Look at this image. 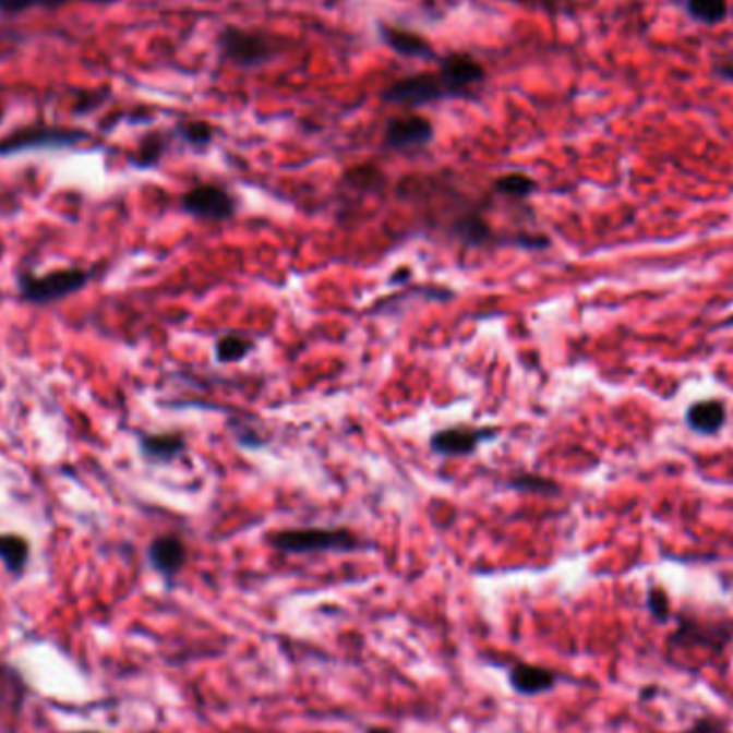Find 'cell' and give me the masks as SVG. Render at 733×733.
<instances>
[{
	"label": "cell",
	"mask_w": 733,
	"mask_h": 733,
	"mask_svg": "<svg viewBox=\"0 0 733 733\" xmlns=\"http://www.w3.org/2000/svg\"><path fill=\"white\" fill-rule=\"evenodd\" d=\"M732 639L733 622L682 613L675 617V628L668 637V646L677 652L706 650L710 654H721Z\"/></svg>",
	"instance_id": "1"
},
{
	"label": "cell",
	"mask_w": 733,
	"mask_h": 733,
	"mask_svg": "<svg viewBox=\"0 0 733 733\" xmlns=\"http://www.w3.org/2000/svg\"><path fill=\"white\" fill-rule=\"evenodd\" d=\"M268 543L284 553H346L365 548L363 541L348 528H292L271 534Z\"/></svg>",
	"instance_id": "2"
},
{
	"label": "cell",
	"mask_w": 733,
	"mask_h": 733,
	"mask_svg": "<svg viewBox=\"0 0 733 733\" xmlns=\"http://www.w3.org/2000/svg\"><path fill=\"white\" fill-rule=\"evenodd\" d=\"M91 279L88 271L82 268H61L46 275L35 273H20L17 275V290L26 303L33 305H48L62 301L75 292H80Z\"/></svg>",
	"instance_id": "3"
},
{
	"label": "cell",
	"mask_w": 733,
	"mask_h": 733,
	"mask_svg": "<svg viewBox=\"0 0 733 733\" xmlns=\"http://www.w3.org/2000/svg\"><path fill=\"white\" fill-rule=\"evenodd\" d=\"M217 46L226 61L241 69L262 67L275 57V50L264 35L239 26H224L217 37Z\"/></svg>",
	"instance_id": "4"
},
{
	"label": "cell",
	"mask_w": 733,
	"mask_h": 733,
	"mask_svg": "<svg viewBox=\"0 0 733 733\" xmlns=\"http://www.w3.org/2000/svg\"><path fill=\"white\" fill-rule=\"evenodd\" d=\"M382 99L393 106L421 108V106H431V104H437L450 97L444 91L437 73H414V75L393 82L382 93Z\"/></svg>",
	"instance_id": "5"
},
{
	"label": "cell",
	"mask_w": 733,
	"mask_h": 733,
	"mask_svg": "<svg viewBox=\"0 0 733 733\" xmlns=\"http://www.w3.org/2000/svg\"><path fill=\"white\" fill-rule=\"evenodd\" d=\"M485 67L468 55H448L440 59L437 77L450 99H470L474 88L485 82Z\"/></svg>",
	"instance_id": "6"
},
{
	"label": "cell",
	"mask_w": 733,
	"mask_h": 733,
	"mask_svg": "<svg viewBox=\"0 0 733 733\" xmlns=\"http://www.w3.org/2000/svg\"><path fill=\"white\" fill-rule=\"evenodd\" d=\"M183 208L200 219L226 221L237 211V200L217 184H197L183 195Z\"/></svg>",
	"instance_id": "7"
},
{
	"label": "cell",
	"mask_w": 733,
	"mask_h": 733,
	"mask_svg": "<svg viewBox=\"0 0 733 733\" xmlns=\"http://www.w3.org/2000/svg\"><path fill=\"white\" fill-rule=\"evenodd\" d=\"M433 140V124L419 115L395 117L386 122L384 146L390 151L423 148Z\"/></svg>",
	"instance_id": "8"
},
{
	"label": "cell",
	"mask_w": 733,
	"mask_h": 733,
	"mask_svg": "<svg viewBox=\"0 0 733 733\" xmlns=\"http://www.w3.org/2000/svg\"><path fill=\"white\" fill-rule=\"evenodd\" d=\"M497 429L450 428L433 433L431 448L440 455H470L483 442L493 440Z\"/></svg>",
	"instance_id": "9"
},
{
	"label": "cell",
	"mask_w": 733,
	"mask_h": 733,
	"mask_svg": "<svg viewBox=\"0 0 733 733\" xmlns=\"http://www.w3.org/2000/svg\"><path fill=\"white\" fill-rule=\"evenodd\" d=\"M508 682H510V688L517 695H521V697H539V695L551 693L557 686L560 675L553 672V670L543 668V665L515 663L508 670Z\"/></svg>",
	"instance_id": "10"
},
{
	"label": "cell",
	"mask_w": 733,
	"mask_h": 733,
	"mask_svg": "<svg viewBox=\"0 0 733 733\" xmlns=\"http://www.w3.org/2000/svg\"><path fill=\"white\" fill-rule=\"evenodd\" d=\"M82 137L80 131H64V129H28L13 133L11 137L0 142V155L20 153L26 148H39V146H64L73 144Z\"/></svg>",
	"instance_id": "11"
},
{
	"label": "cell",
	"mask_w": 733,
	"mask_h": 733,
	"mask_svg": "<svg viewBox=\"0 0 733 733\" xmlns=\"http://www.w3.org/2000/svg\"><path fill=\"white\" fill-rule=\"evenodd\" d=\"M380 39L399 57L406 59H421V61H435V50L428 39L414 31L390 26V24H377Z\"/></svg>",
	"instance_id": "12"
},
{
	"label": "cell",
	"mask_w": 733,
	"mask_h": 733,
	"mask_svg": "<svg viewBox=\"0 0 733 733\" xmlns=\"http://www.w3.org/2000/svg\"><path fill=\"white\" fill-rule=\"evenodd\" d=\"M151 566L168 581H172L187 564V548L183 541L175 534L159 537L148 548Z\"/></svg>",
	"instance_id": "13"
},
{
	"label": "cell",
	"mask_w": 733,
	"mask_h": 733,
	"mask_svg": "<svg viewBox=\"0 0 733 733\" xmlns=\"http://www.w3.org/2000/svg\"><path fill=\"white\" fill-rule=\"evenodd\" d=\"M686 428L699 435H717L728 423V404L719 397L699 399L686 408Z\"/></svg>",
	"instance_id": "14"
},
{
	"label": "cell",
	"mask_w": 733,
	"mask_h": 733,
	"mask_svg": "<svg viewBox=\"0 0 733 733\" xmlns=\"http://www.w3.org/2000/svg\"><path fill=\"white\" fill-rule=\"evenodd\" d=\"M140 450L144 457L155 461H172L184 450L181 433H151L140 437Z\"/></svg>",
	"instance_id": "15"
},
{
	"label": "cell",
	"mask_w": 733,
	"mask_h": 733,
	"mask_svg": "<svg viewBox=\"0 0 733 733\" xmlns=\"http://www.w3.org/2000/svg\"><path fill=\"white\" fill-rule=\"evenodd\" d=\"M31 557V545L20 534H0V562L13 575H20Z\"/></svg>",
	"instance_id": "16"
},
{
	"label": "cell",
	"mask_w": 733,
	"mask_h": 733,
	"mask_svg": "<svg viewBox=\"0 0 733 733\" xmlns=\"http://www.w3.org/2000/svg\"><path fill=\"white\" fill-rule=\"evenodd\" d=\"M690 20L704 26H719L730 15V0H684Z\"/></svg>",
	"instance_id": "17"
},
{
	"label": "cell",
	"mask_w": 733,
	"mask_h": 733,
	"mask_svg": "<svg viewBox=\"0 0 733 733\" xmlns=\"http://www.w3.org/2000/svg\"><path fill=\"white\" fill-rule=\"evenodd\" d=\"M253 350V344L241 335H226L215 346V357L219 363H239Z\"/></svg>",
	"instance_id": "18"
},
{
	"label": "cell",
	"mask_w": 733,
	"mask_h": 733,
	"mask_svg": "<svg viewBox=\"0 0 733 733\" xmlns=\"http://www.w3.org/2000/svg\"><path fill=\"white\" fill-rule=\"evenodd\" d=\"M493 189L502 195H510V197H528L530 193L537 191V181L530 179L528 175H521V172H513V175H504L500 177L495 183H493Z\"/></svg>",
	"instance_id": "19"
},
{
	"label": "cell",
	"mask_w": 733,
	"mask_h": 733,
	"mask_svg": "<svg viewBox=\"0 0 733 733\" xmlns=\"http://www.w3.org/2000/svg\"><path fill=\"white\" fill-rule=\"evenodd\" d=\"M646 608L654 622L668 624L672 617V601L661 586H650L646 594Z\"/></svg>",
	"instance_id": "20"
},
{
	"label": "cell",
	"mask_w": 733,
	"mask_h": 733,
	"mask_svg": "<svg viewBox=\"0 0 733 733\" xmlns=\"http://www.w3.org/2000/svg\"><path fill=\"white\" fill-rule=\"evenodd\" d=\"M508 485L513 489H521V491L541 493V495H557L560 493L557 483H553L550 479H543V477H537V474H519L513 481H508Z\"/></svg>",
	"instance_id": "21"
},
{
	"label": "cell",
	"mask_w": 733,
	"mask_h": 733,
	"mask_svg": "<svg viewBox=\"0 0 733 733\" xmlns=\"http://www.w3.org/2000/svg\"><path fill=\"white\" fill-rule=\"evenodd\" d=\"M179 135L191 146H206L213 140V127L204 121H187L179 124Z\"/></svg>",
	"instance_id": "22"
},
{
	"label": "cell",
	"mask_w": 733,
	"mask_h": 733,
	"mask_svg": "<svg viewBox=\"0 0 733 733\" xmlns=\"http://www.w3.org/2000/svg\"><path fill=\"white\" fill-rule=\"evenodd\" d=\"M680 733H733L728 725V721L723 717H714V714H706V717H697L684 732Z\"/></svg>",
	"instance_id": "23"
},
{
	"label": "cell",
	"mask_w": 733,
	"mask_h": 733,
	"mask_svg": "<svg viewBox=\"0 0 733 733\" xmlns=\"http://www.w3.org/2000/svg\"><path fill=\"white\" fill-rule=\"evenodd\" d=\"M346 181L355 187H361V189H371V187H380L384 177L380 175L377 168L373 166H361V168H355L346 175Z\"/></svg>",
	"instance_id": "24"
},
{
	"label": "cell",
	"mask_w": 733,
	"mask_h": 733,
	"mask_svg": "<svg viewBox=\"0 0 733 733\" xmlns=\"http://www.w3.org/2000/svg\"><path fill=\"white\" fill-rule=\"evenodd\" d=\"M161 153H164V142H161V137H148L144 144H142V148H140V155H137V166H153V164H157L159 161V157H161Z\"/></svg>",
	"instance_id": "25"
},
{
	"label": "cell",
	"mask_w": 733,
	"mask_h": 733,
	"mask_svg": "<svg viewBox=\"0 0 733 733\" xmlns=\"http://www.w3.org/2000/svg\"><path fill=\"white\" fill-rule=\"evenodd\" d=\"M62 0H0L2 11H24L31 7H52Z\"/></svg>",
	"instance_id": "26"
},
{
	"label": "cell",
	"mask_w": 733,
	"mask_h": 733,
	"mask_svg": "<svg viewBox=\"0 0 733 733\" xmlns=\"http://www.w3.org/2000/svg\"><path fill=\"white\" fill-rule=\"evenodd\" d=\"M714 71H717V75H719L721 80H725V82L733 84V57H725V59H721V61L717 62V64H714Z\"/></svg>",
	"instance_id": "27"
},
{
	"label": "cell",
	"mask_w": 733,
	"mask_h": 733,
	"mask_svg": "<svg viewBox=\"0 0 733 733\" xmlns=\"http://www.w3.org/2000/svg\"><path fill=\"white\" fill-rule=\"evenodd\" d=\"M732 326H733V313L732 315H728V317H725V320H723V322L719 324V328H732Z\"/></svg>",
	"instance_id": "28"
},
{
	"label": "cell",
	"mask_w": 733,
	"mask_h": 733,
	"mask_svg": "<svg viewBox=\"0 0 733 733\" xmlns=\"http://www.w3.org/2000/svg\"><path fill=\"white\" fill-rule=\"evenodd\" d=\"M93 2H112V0H93Z\"/></svg>",
	"instance_id": "29"
},
{
	"label": "cell",
	"mask_w": 733,
	"mask_h": 733,
	"mask_svg": "<svg viewBox=\"0 0 733 733\" xmlns=\"http://www.w3.org/2000/svg\"><path fill=\"white\" fill-rule=\"evenodd\" d=\"M80 733H97V732H80Z\"/></svg>",
	"instance_id": "30"
},
{
	"label": "cell",
	"mask_w": 733,
	"mask_h": 733,
	"mask_svg": "<svg viewBox=\"0 0 733 733\" xmlns=\"http://www.w3.org/2000/svg\"><path fill=\"white\" fill-rule=\"evenodd\" d=\"M320 733H322V732H320Z\"/></svg>",
	"instance_id": "31"
}]
</instances>
